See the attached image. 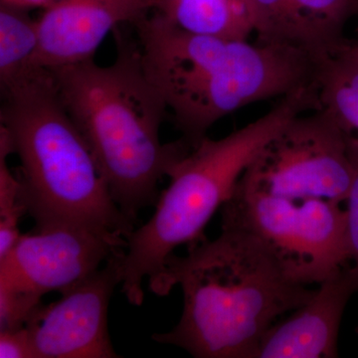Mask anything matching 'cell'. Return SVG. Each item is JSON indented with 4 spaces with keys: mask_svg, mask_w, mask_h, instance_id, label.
Segmentation results:
<instances>
[{
    "mask_svg": "<svg viewBox=\"0 0 358 358\" xmlns=\"http://www.w3.org/2000/svg\"><path fill=\"white\" fill-rule=\"evenodd\" d=\"M0 357L36 358L31 339L25 327L0 331Z\"/></svg>",
    "mask_w": 358,
    "mask_h": 358,
    "instance_id": "cell-19",
    "label": "cell"
},
{
    "mask_svg": "<svg viewBox=\"0 0 358 358\" xmlns=\"http://www.w3.org/2000/svg\"><path fill=\"white\" fill-rule=\"evenodd\" d=\"M152 9L196 34L248 40L255 30L252 0H152Z\"/></svg>",
    "mask_w": 358,
    "mask_h": 358,
    "instance_id": "cell-13",
    "label": "cell"
},
{
    "mask_svg": "<svg viewBox=\"0 0 358 358\" xmlns=\"http://www.w3.org/2000/svg\"><path fill=\"white\" fill-rule=\"evenodd\" d=\"M152 0H52L38 20L39 47L32 66L54 69L94 59L110 32L136 24Z\"/></svg>",
    "mask_w": 358,
    "mask_h": 358,
    "instance_id": "cell-10",
    "label": "cell"
},
{
    "mask_svg": "<svg viewBox=\"0 0 358 358\" xmlns=\"http://www.w3.org/2000/svg\"><path fill=\"white\" fill-rule=\"evenodd\" d=\"M134 26L145 74L192 148L223 117L315 81L317 60L300 49L185 31L157 13Z\"/></svg>",
    "mask_w": 358,
    "mask_h": 358,
    "instance_id": "cell-2",
    "label": "cell"
},
{
    "mask_svg": "<svg viewBox=\"0 0 358 358\" xmlns=\"http://www.w3.org/2000/svg\"><path fill=\"white\" fill-rule=\"evenodd\" d=\"M320 109L358 136V46L345 42L317 58L315 81Z\"/></svg>",
    "mask_w": 358,
    "mask_h": 358,
    "instance_id": "cell-14",
    "label": "cell"
},
{
    "mask_svg": "<svg viewBox=\"0 0 358 358\" xmlns=\"http://www.w3.org/2000/svg\"><path fill=\"white\" fill-rule=\"evenodd\" d=\"M39 47L38 20L25 7H0V87L4 88L32 67Z\"/></svg>",
    "mask_w": 358,
    "mask_h": 358,
    "instance_id": "cell-15",
    "label": "cell"
},
{
    "mask_svg": "<svg viewBox=\"0 0 358 358\" xmlns=\"http://www.w3.org/2000/svg\"><path fill=\"white\" fill-rule=\"evenodd\" d=\"M1 94L0 126L20 157L21 199L35 229L80 224L128 237L136 224L113 199L50 71L32 66Z\"/></svg>",
    "mask_w": 358,
    "mask_h": 358,
    "instance_id": "cell-4",
    "label": "cell"
},
{
    "mask_svg": "<svg viewBox=\"0 0 358 358\" xmlns=\"http://www.w3.org/2000/svg\"><path fill=\"white\" fill-rule=\"evenodd\" d=\"M124 251L61 293L60 300L40 305L27 324L36 358L119 357L112 345L108 310L119 280Z\"/></svg>",
    "mask_w": 358,
    "mask_h": 358,
    "instance_id": "cell-9",
    "label": "cell"
},
{
    "mask_svg": "<svg viewBox=\"0 0 358 358\" xmlns=\"http://www.w3.org/2000/svg\"><path fill=\"white\" fill-rule=\"evenodd\" d=\"M220 211L221 228L258 238L301 286H319L352 262L345 208L338 202L288 199L238 185Z\"/></svg>",
    "mask_w": 358,
    "mask_h": 358,
    "instance_id": "cell-6",
    "label": "cell"
},
{
    "mask_svg": "<svg viewBox=\"0 0 358 358\" xmlns=\"http://www.w3.org/2000/svg\"><path fill=\"white\" fill-rule=\"evenodd\" d=\"M13 154L8 133L0 126V261L14 248L21 236L20 219L27 213L21 199L20 178L14 176L7 164Z\"/></svg>",
    "mask_w": 358,
    "mask_h": 358,
    "instance_id": "cell-16",
    "label": "cell"
},
{
    "mask_svg": "<svg viewBox=\"0 0 358 358\" xmlns=\"http://www.w3.org/2000/svg\"><path fill=\"white\" fill-rule=\"evenodd\" d=\"M150 282L157 296L183 293L178 324L152 336L196 358H254L278 320L312 298L315 289L287 277L270 250L246 231L221 228L215 240L173 254Z\"/></svg>",
    "mask_w": 358,
    "mask_h": 358,
    "instance_id": "cell-1",
    "label": "cell"
},
{
    "mask_svg": "<svg viewBox=\"0 0 358 358\" xmlns=\"http://www.w3.org/2000/svg\"><path fill=\"white\" fill-rule=\"evenodd\" d=\"M358 292V268L348 265L320 282L312 298L270 327L254 358L338 357L341 320Z\"/></svg>",
    "mask_w": 358,
    "mask_h": 358,
    "instance_id": "cell-11",
    "label": "cell"
},
{
    "mask_svg": "<svg viewBox=\"0 0 358 358\" xmlns=\"http://www.w3.org/2000/svg\"><path fill=\"white\" fill-rule=\"evenodd\" d=\"M357 13H358V3H357ZM357 44V46H358V43Z\"/></svg>",
    "mask_w": 358,
    "mask_h": 358,
    "instance_id": "cell-20",
    "label": "cell"
},
{
    "mask_svg": "<svg viewBox=\"0 0 358 358\" xmlns=\"http://www.w3.org/2000/svg\"><path fill=\"white\" fill-rule=\"evenodd\" d=\"M114 33L112 64L100 66L91 59L48 70L113 199L136 224L138 212L157 203L159 181L192 148L182 138L162 143L166 103L145 74L138 41L119 28Z\"/></svg>",
    "mask_w": 358,
    "mask_h": 358,
    "instance_id": "cell-3",
    "label": "cell"
},
{
    "mask_svg": "<svg viewBox=\"0 0 358 358\" xmlns=\"http://www.w3.org/2000/svg\"><path fill=\"white\" fill-rule=\"evenodd\" d=\"M126 237L80 224H57L21 234L0 261V281L43 296L62 293L127 248Z\"/></svg>",
    "mask_w": 358,
    "mask_h": 358,
    "instance_id": "cell-8",
    "label": "cell"
},
{
    "mask_svg": "<svg viewBox=\"0 0 358 358\" xmlns=\"http://www.w3.org/2000/svg\"><path fill=\"white\" fill-rule=\"evenodd\" d=\"M317 108L313 87L281 99L262 117L219 140L205 136L167 178L154 215L126 238L119 264L122 294L134 306L145 299L143 284L162 274L174 250L203 240L207 224L232 196L240 179L268 141L296 115Z\"/></svg>",
    "mask_w": 358,
    "mask_h": 358,
    "instance_id": "cell-5",
    "label": "cell"
},
{
    "mask_svg": "<svg viewBox=\"0 0 358 358\" xmlns=\"http://www.w3.org/2000/svg\"><path fill=\"white\" fill-rule=\"evenodd\" d=\"M358 0H252L258 41L286 45L315 58L345 43Z\"/></svg>",
    "mask_w": 358,
    "mask_h": 358,
    "instance_id": "cell-12",
    "label": "cell"
},
{
    "mask_svg": "<svg viewBox=\"0 0 358 358\" xmlns=\"http://www.w3.org/2000/svg\"><path fill=\"white\" fill-rule=\"evenodd\" d=\"M348 152L352 167V180L350 193L345 200L346 228L350 258L353 265L358 268V136H348Z\"/></svg>",
    "mask_w": 358,
    "mask_h": 358,
    "instance_id": "cell-18",
    "label": "cell"
},
{
    "mask_svg": "<svg viewBox=\"0 0 358 358\" xmlns=\"http://www.w3.org/2000/svg\"><path fill=\"white\" fill-rule=\"evenodd\" d=\"M41 298L20 286L0 281V331L25 327L41 305Z\"/></svg>",
    "mask_w": 358,
    "mask_h": 358,
    "instance_id": "cell-17",
    "label": "cell"
},
{
    "mask_svg": "<svg viewBox=\"0 0 358 358\" xmlns=\"http://www.w3.org/2000/svg\"><path fill=\"white\" fill-rule=\"evenodd\" d=\"M350 134L326 110L296 115L266 143L238 185L288 199L343 203L352 180Z\"/></svg>",
    "mask_w": 358,
    "mask_h": 358,
    "instance_id": "cell-7",
    "label": "cell"
}]
</instances>
